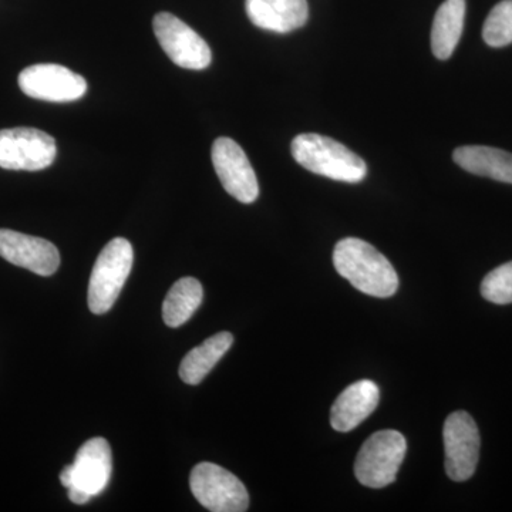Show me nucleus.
Instances as JSON below:
<instances>
[{"instance_id":"nucleus-5","label":"nucleus","mask_w":512,"mask_h":512,"mask_svg":"<svg viewBox=\"0 0 512 512\" xmlns=\"http://www.w3.org/2000/svg\"><path fill=\"white\" fill-rule=\"evenodd\" d=\"M407 443L402 433L382 430L365 441L355 464V474L360 484L370 488L387 487L396 481Z\"/></svg>"},{"instance_id":"nucleus-9","label":"nucleus","mask_w":512,"mask_h":512,"mask_svg":"<svg viewBox=\"0 0 512 512\" xmlns=\"http://www.w3.org/2000/svg\"><path fill=\"white\" fill-rule=\"evenodd\" d=\"M447 476L457 483L470 480L480 458V431L476 421L466 412L447 417L443 429Z\"/></svg>"},{"instance_id":"nucleus-17","label":"nucleus","mask_w":512,"mask_h":512,"mask_svg":"<svg viewBox=\"0 0 512 512\" xmlns=\"http://www.w3.org/2000/svg\"><path fill=\"white\" fill-rule=\"evenodd\" d=\"M232 343H234V336L228 332H221L192 349L181 362V380L192 386L200 384L231 349Z\"/></svg>"},{"instance_id":"nucleus-20","label":"nucleus","mask_w":512,"mask_h":512,"mask_svg":"<svg viewBox=\"0 0 512 512\" xmlns=\"http://www.w3.org/2000/svg\"><path fill=\"white\" fill-rule=\"evenodd\" d=\"M481 295L495 305L512 303V261L498 266L485 276L481 284Z\"/></svg>"},{"instance_id":"nucleus-6","label":"nucleus","mask_w":512,"mask_h":512,"mask_svg":"<svg viewBox=\"0 0 512 512\" xmlns=\"http://www.w3.org/2000/svg\"><path fill=\"white\" fill-rule=\"evenodd\" d=\"M56 140L30 127L0 130V167L12 171H40L55 163Z\"/></svg>"},{"instance_id":"nucleus-4","label":"nucleus","mask_w":512,"mask_h":512,"mask_svg":"<svg viewBox=\"0 0 512 512\" xmlns=\"http://www.w3.org/2000/svg\"><path fill=\"white\" fill-rule=\"evenodd\" d=\"M134 251L124 238L111 239L94 264L89 282V309L103 315L113 308L133 268Z\"/></svg>"},{"instance_id":"nucleus-10","label":"nucleus","mask_w":512,"mask_h":512,"mask_svg":"<svg viewBox=\"0 0 512 512\" xmlns=\"http://www.w3.org/2000/svg\"><path fill=\"white\" fill-rule=\"evenodd\" d=\"M19 87L32 99L69 103L82 99L87 82L80 74L60 64H35L19 74Z\"/></svg>"},{"instance_id":"nucleus-8","label":"nucleus","mask_w":512,"mask_h":512,"mask_svg":"<svg viewBox=\"0 0 512 512\" xmlns=\"http://www.w3.org/2000/svg\"><path fill=\"white\" fill-rule=\"evenodd\" d=\"M153 29L165 55L177 66L187 70H204L210 66V46L177 16L158 13L153 20Z\"/></svg>"},{"instance_id":"nucleus-7","label":"nucleus","mask_w":512,"mask_h":512,"mask_svg":"<svg viewBox=\"0 0 512 512\" xmlns=\"http://www.w3.org/2000/svg\"><path fill=\"white\" fill-rule=\"evenodd\" d=\"M192 494L202 507L212 512H244L249 507V494L238 477L212 463L192 468Z\"/></svg>"},{"instance_id":"nucleus-15","label":"nucleus","mask_w":512,"mask_h":512,"mask_svg":"<svg viewBox=\"0 0 512 512\" xmlns=\"http://www.w3.org/2000/svg\"><path fill=\"white\" fill-rule=\"evenodd\" d=\"M453 158L468 173L512 184V154L507 151L485 146H466L457 148Z\"/></svg>"},{"instance_id":"nucleus-18","label":"nucleus","mask_w":512,"mask_h":512,"mask_svg":"<svg viewBox=\"0 0 512 512\" xmlns=\"http://www.w3.org/2000/svg\"><path fill=\"white\" fill-rule=\"evenodd\" d=\"M204 289L195 278H181L168 291L163 303V318L170 328H180L200 308Z\"/></svg>"},{"instance_id":"nucleus-14","label":"nucleus","mask_w":512,"mask_h":512,"mask_svg":"<svg viewBox=\"0 0 512 512\" xmlns=\"http://www.w3.org/2000/svg\"><path fill=\"white\" fill-rule=\"evenodd\" d=\"M245 9L256 28L276 33L293 32L309 19L306 0H247Z\"/></svg>"},{"instance_id":"nucleus-1","label":"nucleus","mask_w":512,"mask_h":512,"mask_svg":"<svg viewBox=\"0 0 512 512\" xmlns=\"http://www.w3.org/2000/svg\"><path fill=\"white\" fill-rule=\"evenodd\" d=\"M333 265L357 291L375 298H390L399 288V276L389 259L369 242L345 238L336 244Z\"/></svg>"},{"instance_id":"nucleus-13","label":"nucleus","mask_w":512,"mask_h":512,"mask_svg":"<svg viewBox=\"0 0 512 512\" xmlns=\"http://www.w3.org/2000/svg\"><path fill=\"white\" fill-rule=\"evenodd\" d=\"M379 399V387L372 380H359L350 384L333 403L330 424L333 429L342 433L356 429L375 412Z\"/></svg>"},{"instance_id":"nucleus-2","label":"nucleus","mask_w":512,"mask_h":512,"mask_svg":"<svg viewBox=\"0 0 512 512\" xmlns=\"http://www.w3.org/2000/svg\"><path fill=\"white\" fill-rule=\"evenodd\" d=\"M291 148L296 163L313 174L349 184L366 178L367 165L363 158L333 138L301 134L293 138Z\"/></svg>"},{"instance_id":"nucleus-19","label":"nucleus","mask_w":512,"mask_h":512,"mask_svg":"<svg viewBox=\"0 0 512 512\" xmlns=\"http://www.w3.org/2000/svg\"><path fill=\"white\" fill-rule=\"evenodd\" d=\"M484 42L491 47H504L512 43V0L495 5L485 20Z\"/></svg>"},{"instance_id":"nucleus-11","label":"nucleus","mask_w":512,"mask_h":512,"mask_svg":"<svg viewBox=\"0 0 512 512\" xmlns=\"http://www.w3.org/2000/svg\"><path fill=\"white\" fill-rule=\"evenodd\" d=\"M211 156L215 173L229 195L242 204H251L258 198V178L238 143L232 138H218L212 146Z\"/></svg>"},{"instance_id":"nucleus-16","label":"nucleus","mask_w":512,"mask_h":512,"mask_svg":"<svg viewBox=\"0 0 512 512\" xmlns=\"http://www.w3.org/2000/svg\"><path fill=\"white\" fill-rule=\"evenodd\" d=\"M466 19V0H446L437 10L431 29V49L440 60L450 59L460 42Z\"/></svg>"},{"instance_id":"nucleus-12","label":"nucleus","mask_w":512,"mask_h":512,"mask_svg":"<svg viewBox=\"0 0 512 512\" xmlns=\"http://www.w3.org/2000/svg\"><path fill=\"white\" fill-rule=\"evenodd\" d=\"M0 256L40 276L56 274L60 265L59 251L52 242L12 229H0Z\"/></svg>"},{"instance_id":"nucleus-3","label":"nucleus","mask_w":512,"mask_h":512,"mask_svg":"<svg viewBox=\"0 0 512 512\" xmlns=\"http://www.w3.org/2000/svg\"><path fill=\"white\" fill-rule=\"evenodd\" d=\"M111 471L113 457L110 444L101 437H94L79 448L72 466L63 468L60 481L69 491L72 503L86 504L106 490Z\"/></svg>"}]
</instances>
